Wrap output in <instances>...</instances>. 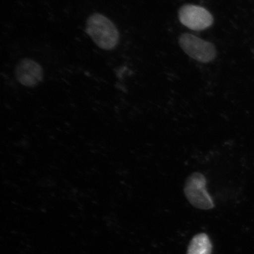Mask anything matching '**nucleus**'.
<instances>
[{
	"label": "nucleus",
	"instance_id": "obj_5",
	"mask_svg": "<svg viewBox=\"0 0 254 254\" xmlns=\"http://www.w3.org/2000/svg\"><path fill=\"white\" fill-rule=\"evenodd\" d=\"M15 77L24 86L34 87L43 81L44 72L42 66L34 60L22 59L15 66Z\"/></svg>",
	"mask_w": 254,
	"mask_h": 254
},
{
	"label": "nucleus",
	"instance_id": "obj_1",
	"mask_svg": "<svg viewBox=\"0 0 254 254\" xmlns=\"http://www.w3.org/2000/svg\"><path fill=\"white\" fill-rule=\"evenodd\" d=\"M85 31L100 49L110 51L120 42V33L116 25L100 13H94L87 18Z\"/></svg>",
	"mask_w": 254,
	"mask_h": 254
},
{
	"label": "nucleus",
	"instance_id": "obj_4",
	"mask_svg": "<svg viewBox=\"0 0 254 254\" xmlns=\"http://www.w3.org/2000/svg\"><path fill=\"white\" fill-rule=\"evenodd\" d=\"M179 20L189 29L201 31L208 29L214 23V17L206 8L194 4H185L179 11Z\"/></svg>",
	"mask_w": 254,
	"mask_h": 254
},
{
	"label": "nucleus",
	"instance_id": "obj_3",
	"mask_svg": "<svg viewBox=\"0 0 254 254\" xmlns=\"http://www.w3.org/2000/svg\"><path fill=\"white\" fill-rule=\"evenodd\" d=\"M206 180L204 175L194 173L187 179L184 193L194 207L208 210L214 207V202L206 188Z\"/></svg>",
	"mask_w": 254,
	"mask_h": 254
},
{
	"label": "nucleus",
	"instance_id": "obj_2",
	"mask_svg": "<svg viewBox=\"0 0 254 254\" xmlns=\"http://www.w3.org/2000/svg\"><path fill=\"white\" fill-rule=\"evenodd\" d=\"M179 43L187 55L199 63H211L217 56V51L213 44L195 35L190 33L181 34Z\"/></svg>",
	"mask_w": 254,
	"mask_h": 254
},
{
	"label": "nucleus",
	"instance_id": "obj_6",
	"mask_svg": "<svg viewBox=\"0 0 254 254\" xmlns=\"http://www.w3.org/2000/svg\"><path fill=\"white\" fill-rule=\"evenodd\" d=\"M212 245L207 234L199 233L190 241L187 254H211Z\"/></svg>",
	"mask_w": 254,
	"mask_h": 254
}]
</instances>
